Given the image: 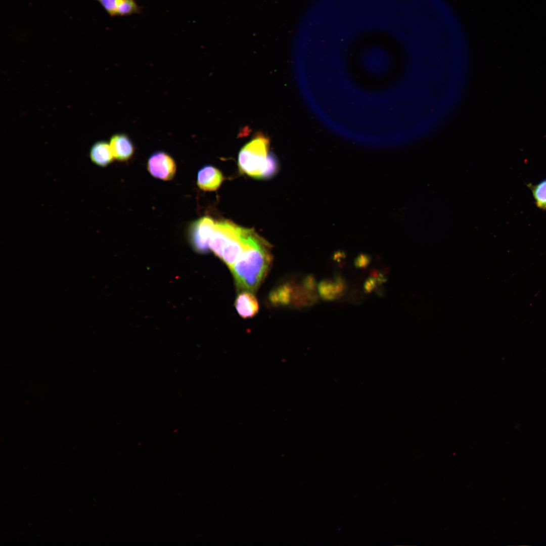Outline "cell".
Segmentation results:
<instances>
[{
  "instance_id": "1",
  "label": "cell",
  "mask_w": 546,
  "mask_h": 546,
  "mask_svg": "<svg viewBox=\"0 0 546 546\" xmlns=\"http://www.w3.org/2000/svg\"><path fill=\"white\" fill-rule=\"evenodd\" d=\"M244 235L243 251L230 269L238 290L254 292L270 268L271 247L252 229L244 228Z\"/></svg>"
},
{
  "instance_id": "2",
  "label": "cell",
  "mask_w": 546,
  "mask_h": 546,
  "mask_svg": "<svg viewBox=\"0 0 546 546\" xmlns=\"http://www.w3.org/2000/svg\"><path fill=\"white\" fill-rule=\"evenodd\" d=\"M244 245V228L228 220L215 222L210 249L229 268L239 257Z\"/></svg>"
},
{
  "instance_id": "3",
  "label": "cell",
  "mask_w": 546,
  "mask_h": 546,
  "mask_svg": "<svg viewBox=\"0 0 546 546\" xmlns=\"http://www.w3.org/2000/svg\"><path fill=\"white\" fill-rule=\"evenodd\" d=\"M269 139L257 134L240 150L238 157L240 171L255 178H261L269 154Z\"/></svg>"
},
{
  "instance_id": "4",
  "label": "cell",
  "mask_w": 546,
  "mask_h": 546,
  "mask_svg": "<svg viewBox=\"0 0 546 546\" xmlns=\"http://www.w3.org/2000/svg\"><path fill=\"white\" fill-rule=\"evenodd\" d=\"M215 224L213 219L208 216L201 217L191 224L188 236L195 251L200 253L208 252Z\"/></svg>"
},
{
  "instance_id": "5",
  "label": "cell",
  "mask_w": 546,
  "mask_h": 546,
  "mask_svg": "<svg viewBox=\"0 0 546 546\" xmlns=\"http://www.w3.org/2000/svg\"><path fill=\"white\" fill-rule=\"evenodd\" d=\"M147 169L153 177L163 180L172 179L176 171L174 159L163 151H157L149 158Z\"/></svg>"
},
{
  "instance_id": "6",
  "label": "cell",
  "mask_w": 546,
  "mask_h": 546,
  "mask_svg": "<svg viewBox=\"0 0 546 546\" xmlns=\"http://www.w3.org/2000/svg\"><path fill=\"white\" fill-rule=\"evenodd\" d=\"M110 145L114 159L121 162L129 160L134 153L133 144L125 134L118 133L110 138Z\"/></svg>"
},
{
  "instance_id": "7",
  "label": "cell",
  "mask_w": 546,
  "mask_h": 546,
  "mask_svg": "<svg viewBox=\"0 0 546 546\" xmlns=\"http://www.w3.org/2000/svg\"><path fill=\"white\" fill-rule=\"evenodd\" d=\"M223 180L222 173L215 167L207 165L199 171L197 175V185L205 191L216 190Z\"/></svg>"
},
{
  "instance_id": "8",
  "label": "cell",
  "mask_w": 546,
  "mask_h": 546,
  "mask_svg": "<svg viewBox=\"0 0 546 546\" xmlns=\"http://www.w3.org/2000/svg\"><path fill=\"white\" fill-rule=\"evenodd\" d=\"M235 305L239 314L244 318L253 317L259 310L258 301L250 291H242L237 297Z\"/></svg>"
},
{
  "instance_id": "9",
  "label": "cell",
  "mask_w": 546,
  "mask_h": 546,
  "mask_svg": "<svg viewBox=\"0 0 546 546\" xmlns=\"http://www.w3.org/2000/svg\"><path fill=\"white\" fill-rule=\"evenodd\" d=\"M89 156L94 164L103 167L109 165L114 159L109 143L102 141L93 144L90 149Z\"/></svg>"
},
{
  "instance_id": "10",
  "label": "cell",
  "mask_w": 546,
  "mask_h": 546,
  "mask_svg": "<svg viewBox=\"0 0 546 546\" xmlns=\"http://www.w3.org/2000/svg\"><path fill=\"white\" fill-rule=\"evenodd\" d=\"M141 11L142 8L134 0H117V16H128Z\"/></svg>"
},
{
  "instance_id": "11",
  "label": "cell",
  "mask_w": 546,
  "mask_h": 546,
  "mask_svg": "<svg viewBox=\"0 0 546 546\" xmlns=\"http://www.w3.org/2000/svg\"><path fill=\"white\" fill-rule=\"evenodd\" d=\"M320 296L323 299L331 301L337 297L334 282L329 279L322 280L317 286Z\"/></svg>"
},
{
  "instance_id": "12",
  "label": "cell",
  "mask_w": 546,
  "mask_h": 546,
  "mask_svg": "<svg viewBox=\"0 0 546 546\" xmlns=\"http://www.w3.org/2000/svg\"><path fill=\"white\" fill-rule=\"evenodd\" d=\"M531 191L537 206L546 209V179L532 186Z\"/></svg>"
},
{
  "instance_id": "13",
  "label": "cell",
  "mask_w": 546,
  "mask_h": 546,
  "mask_svg": "<svg viewBox=\"0 0 546 546\" xmlns=\"http://www.w3.org/2000/svg\"><path fill=\"white\" fill-rule=\"evenodd\" d=\"M278 162L275 156L269 153L262 171L261 178H268L273 176L278 170Z\"/></svg>"
},
{
  "instance_id": "14",
  "label": "cell",
  "mask_w": 546,
  "mask_h": 546,
  "mask_svg": "<svg viewBox=\"0 0 546 546\" xmlns=\"http://www.w3.org/2000/svg\"><path fill=\"white\" fill-rule=\"evenodd\" d=\"M111 16H117V0H97Z\"/></svg>"
},
{
  "instance_id": "15",
  "label": "cell",
  "mask_w": 546,
  "mask_h": 546,
  "mask_svg": "<svg viewBox=\"0 0 546 546\" xmlns=\"http://www.w3.org/2000/svg\"><path fill=\"white\" fill-rule=\"evenodd\" d=\"M334 283L337 297L343 295L346 291V283L344 278L340 275L335 276Z\"/></svg>"
},
{
  "instance_id": "16",
  "label": "cell",
  "mask_w": 546,
  "mask_h": 546,
  "mask_svg": "<svg viewBox=\"0 0 546 546\" xmlns=\"http://www.w3.org/2000/svg\"><path fill=\"white\" fill-rule=\"evenodd\" d=\"M371 260V258L369 255L360 254L355 259L354 264L356 267L364 268L368 266Z\"/></svg>"
},
{
  "instance_id": "17",
  "label": "cell",
  "mask_w": 546,
  "mask_h": 546,
  "mask_svg": "<svg viewBox=\"0 0 546 546\" xmlns=\"http://www.w3.org/2000/svg\"><path fill=\"white\" fill-rule=\"evenodd\" d=\"M303 285L305 288L311 291H315L316 288V281L313 275H309L303 280Z\"/></svg>"
},
{
  "instance_id": "18",
  "label": "cell",
  "mask_w": 546,
  "mask_h": 546,
  "mask_svg": "<svg viewBox=\"0 0 546 546\" xmlns=\"http://www.w3.org/2000/svg\"><path fill=\"white\" fill-rule=\"evenodd\" d=\"M378 284L376 279L373 277L369 278L365 282L363 288L366 293H370L373 291Z\"/></svg>"
},
{
  "instance_id": "19",
  "label": "cell",
  "mask_w": 546,
  "mask_h": 546,
  "mask_svg": "<svg viewBox=\"0 0 546 546\" xmlns=\"http://www.w3.org/2000/svg\"><path fill=\"white\" fill-rule=\"evenodd\" d=\"M344 253L341 251H338L335 253L333 256V259L336 261H339L340 259L344 257Z\"/></svg>"
}]
</instances>
